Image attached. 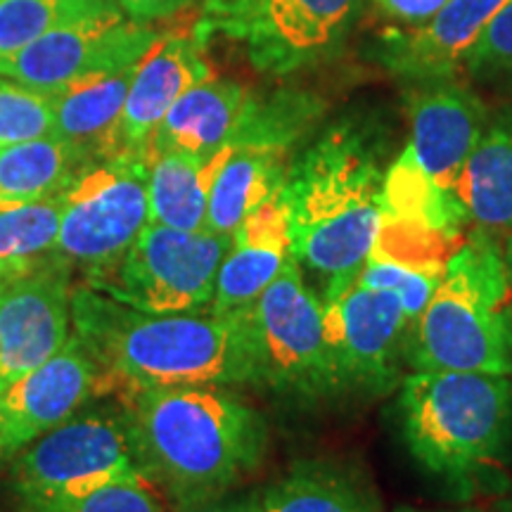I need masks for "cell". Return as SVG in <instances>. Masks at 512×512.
<instances>
[{"mask_svg":"<svg viewBox=\"0 0 512 512\" xmlns=\"http://www.w3.org/2000/svg\"><path fill=\"white\" fill-rule=\"evenodd\" d=\"M107 8L110 0H0V67L48 31Z\"/></svg>","mask_w":512,"mask_h":512,"instance_id":"cell-28","label":"cell"},{"mask_svg":"<svg viewBox=\"0 0 512 512\" xmlns=\"http://www.w3.org/2000/svg\"><path fill=\"white\" fill-rule=\"evenodd\" d=\"M489 117L484 102L453 79L425 83L411 95V138L403 150L427 181L456 195L460 171Z\"/></svg>","mask_w":512,"mask_h":512,"instance_id":"cell-15","label":"cell"},{"mask_svg":"<svg viewBox=\"0 0 512 512\" xmlns=\"http://www.w3.org/2000/svg\"><path fill=\"white\" fill-rule=\"evenodd\" d=\"M323 110V102L309 93L280 91L268 98L252 95L233 143L271 147L287 155L316 126V121L323 117Z\"/></svg>","mask_w":512,"mask_h":512,"instance_id":"cell-26","label":"cell"},{"mask_svg":"<svg viewBox=\"0 0 512 512\" xmlns=\"http://www.w3.org/2000/svg\"><path fill=\"white\" fill-rule=\"evenodd\" d=\"M363 0H204L200 46L226 38L261 74L287 76L328 62L354 27Z\"/></svg>","mask_w":512,"mask_h":512,"instance_id":"cell-7","label":"cell"},{"mask_svg":"<svg viewBox=\"0 0 512 512\" xmlns=\"http://www.w3.org/2000/svg\"><path fill=\"white\" fill-rule=\"evenodd\" d=\"M503 254H505V264H508V275H510V285H512V235L503 238Z\"/></svg>","mask_w":512,"mask_h":512,"instance_id":"cell-39","label":"cell"},{"mask_svg":"<svg viewBox=\"0 0 512 512\" xmlns=\"http://www.w3.org/2000/svg\"><path fill=\"white\" fill-rule=\"evenodd\" d=\"M31 266V264H29ZM29 266H22V268H17V266H8V264H0V287H3V283L5 280H10L12 275H17L19 271H24V268H29Z\"/></svg>","mask_w":512,"mask_h":512,"instance_id":"cell-38","label":"cell"},{"mask_svg":"<svg viewBox=\"0 0 512 512\" xmlns=\"http://www.w3.org/2000/svg\"><path fill=\"white\" fill-rule=\"evenodd\" d=\"M136 460L178 505L226 496L264 463L268 425L221 384L119 389Z\"/></svg>","mask_w":512,"mask_h":512,"instance_id":"cell-1","label":"cell"},{"mask_svg":"<svg viewBox=\"0 0 512 512\" xmlns=\"http://www.w3.org/2000/svg\"><path fill=\"white\" fill-rule=\"evenodd\" d=\"M62 192L27 202H0V264L29 266L55 254Z\"/></svg>","mask_w":512,"mask_h":512,"instance_id":"cell-27","label":"cell"},{"mask_svg":"<svg viewBox=\"0 0 512 512\" xmlns=\"http://www.w3.org/2000/svg\"><path fill=\"white\" fill-rule=\"evenodd\" d=\"M230 235L185 233L147 223L128 252L88 287L145 313H204L211 309L216 278Z\"/></svg>","mask_w":512,"mask_h":512,"instance_id":"cell-10","label":"cell"},{"mask_svg":"<svg viewBox=\"0 0 512 512\" xmlns=\"http://www.w3.org/2000/svg\"><path fill=\"white\" fill-rule=\"evenodd\" d=\"M228 150L230 145L207 159L174 150L147 152L150 223L185 233L207 230L209 192Z\"/></svg>","mask_w":512,"mask_h":512,"instance_id":"cell-23","label":"cell"},{"mask_svg":"<svg viewBox=\"0 0 512 512\" xmlns=\"http://www.w3.org/2000/svg\"><path fill=\"white\" fill-rule=\"evenodd\" d=\"M112 389V377L72 332L55 356L0 392V460L15 458L79 413L83 403Z\"/></svg>","mask_w":512,"mask_h":512,"instance_id":"cell-14","label":"cell"},{"mask_svg":"<svg viewBox=\"0 0 512 512\" xmlns=\"http://www.w3.org/2000/svg\"><path fill=\"white\" fill-rule=\"evenodd\" d=\"M254 387L302 403L339 396L323 328V302L306 287L297 256L242 311Z\"/></svg>","mask_w":512,"mask_h":512,"instance_id":"cell-8","label":"cell"},{"mask_svg":"<svg viewBox=\"0 0 512 512\" xmlns=\"http://www.w3.org/2000/svg\"><path fill=\"white\" fill-rule=\"evenodd\" d=\"M444 268L446 264H420V261L396 259V256L373 249L358 271V278L373 290L394 294L413 323L441 285Z\"/></svg>","mask_w":512,"mask_h":512,"instance_id":"cell-29","label":"cell"},{"mask_svg":"<svg viewBox=\"0 0 512 512\" xmlns=\"http://www.w3.org/2000/svg\"><path fill=\"white\" fill-rule=\"evenodd\" d=\"M292 256L290 211L283 185L233 233L228 254L221 261L209 311L219 316L245 311L278 278Z\"/></svg>","mask_w":512,"mask_h":512,"instance_id":"cell-18","label":"cell"},{"mask_svg":"<svg viewBox=\"0 0 512 512\" xmlns=\"http://www.w3.org/2000/svg\"><path fill=\"white\" fill-rule=\"evenodd\" d=\"M259 512H382L375 484L356 465L304 460L254 494Z\"/></svg>","mask_w":512,"mask_h":512,"instance_id":"cell-21","label":"cell"},{"mask_svg":"<svg viewBox=\"0 0 512 512\" xmlns=\"http://www.w3.org/2000/svg\"><path fill=\"white\" fill-rule=\"evenodd\" d=\"M138 64L76 81L50 93L53 136L69 143L88 159L117 155L121 114Z\"/></svg>","mask_w":512,"mask_h":512,"instance_id":"cell-20","label":"cell"},{"mask_svg":"<svg viewBox=\"0 0 512 512\" xmlns=\"http://www.w3.org/2000/svg\"><path fill=\"white\" fill-rule=\"evenodd\" d=\"M394 512H491L482 508V505H463V508H456V510H418V508H408V505H403V508H396Z\"/></svg>","mask_w":512,"mask_h":512,"instance_id":"cell-36","label":"cell"},{"mask_svg":"<svg viewBox=\"0 0 512 512\" xmlns=\"http://www.w3.org/2000/svg\"><path fill=\"white\" fill-rule=\"evenodd\" d=\"M446 3L448 0H375V5L384 15L411 29L430 22Z\"/></svg>","mask_w":512,"mask_h":512,"instance_id":"cell-33","label":"cell"},{"mask_svg":"<svg viewBox=\"0 0 512 512\" xmlns=\"http://www.w3.org/2000/svg\"><path fill=\"white\" fill-rule=\"evenodd\" d=\"M147 482L119 408L74 413L15 456L10 484L27 512H62L110 484Z\"/></svg>","mask_w":512,"mask_h":512,"instance_id":"cell-6","label":"cell"},{"mask_svg":"<svg viewBox=\"0 0 512 512\" xmlns=\"http://www.w3.org/2000/svg\"><path fill=\"white\" fill-rule=\"evenodd\" d=\"M214 76L195 36H157L138 62L117 133V155L147 157L152 136L171 107L192 86Z\"/></svg>","mask_w":512,"mask_h":512,"instance_id":"cell-17","label":"cell"},{"mask_svg":"<svg viewBox=\"0 0 512 512\" xmlns=\"http://www.w3.org/2000/svg\"><path fill=\"white\" fill-rule=\"evenodd\" d=\"M53 100L0 76V147L53 136Z\"/></svg>","mask_w":512,"mask_h":512,"instance_id":"cell-30","label":"cell"},{"mask_svg":"<svg viewBox=\"0 0 512 512\" xmlns=\"http://www.w3.org/2000/svg\"><path fill=\"white\" fill-rule=\"evenodd\" d=\"M62 512H166L150 482H119L81 498Z\"/></svg>","mask_w":512,"mask_h":512,"instance_id":"cell-32","label":"cell"},{"mask_svg":"<svg viewBox=\"0 0 512 512\" xmlns=\"http://www.w3.org/2000/svg\"><path fill=\"white\" fill-rule=\"evenodd\" d=\"M491 512H512V482H510L508 489L503 491L501 498H498L496 508L491 510Z\"/></svg>","mask_w":512,"mask_h":512,"instance_id":"cell-37","label":"cell"},{"mask_svg":"<svg viewBox=\"0 0 512 512\" xmlns=\"http://www.w3.org/2000/svg\"><path fill=\"white\" fill-rule=\"evenodd\" d=\"M174 512H259L256 510L254 494L242 496V498H211V501L202 503H190V505H178Z\"/></svg>","mask_w":512,"mask_h":512,"instance_id":"cell-35","label":"cell"},{"mask_svg":"<svg viewBox=\"0 0 512 512\" xmlns=\"http://www.w3.org/2000/svg\"><path fill=\"white\" fill-rule=\"evenodd\" d=\"M403 361L413 370L512 375V285L494 233L475 228L448 256L437 292L408 325Z\"/></svg>","mask_w":512,"mask_h":512,"instance_id":"cell-5","label":"cell"},{"mask_svg":"<svg viewBox=\"0 0 512 512\" xmlns=\"http://www.w3.org/2000/svg\"><path fill=\"white\" fill-rule=\"evenodd\" d=\"M74 335L98 358L117 389L183 384H252L240 313H145L93 287L72 292Z\"/></svg>","mask_w":512,"mask_h":512,"instance_id":"cell-2","label":"cell"},{"mask_svg":"<svg viewBox=\"0 0 512 512\" xmlns=\"http://www.w3.org/2000/svg\"><path fill=\"white\" fill-rule=\"evenodd\" d=\"M249 100L252 93L235 81L211 76L197 83L162 119L150 150H174L204 159L219 155L238 136Z\"/></svg>","mask_w":512,"mask_h":512,"instance_id":"cell-19","label":"cell"},{"mask_svg":"<svg viewBox=\"0 0 512 512\" xmlns=\"http://www.w3.org/2000/svg\"><path fill=\"white\" fill-rule=\"evenodd\" d=\"M88 157L57 136L0 147V202L60 195Z\"/></svg>","mask_w":512,"mask_h":512,"instance_id":"cell-25","label":"cell"},{"mask_svg":"<svg viewBox=\"0 0 512 512\" xmlns=\"http://www.w3.org/2000/svg\"><path fill=\"white\" fill-rule=\"evenodd\" d=\"M505 3L510 0H448L430 22L387 31L377 46V60L396 79L413 86L453 79L458 69H465L467 53Z\"/></svg>","mask_w":512,"mask_h":512,"instance_id":"cell-16","label":"cell"},{"mask_svg":"<svg viewBox=\"0 0 512 512\" xmlns=\"http://www.w3.org/2000/svg\"><path fill=\"white\" fill-rule=\"evenodd\" d=\"M467 219L496 238L512 235V110L489 117L456 183Z\"/></svg>","mask_w":512,"mask_h":512,"instance_id":"cell-22","label":"cell"},{"mask_svg":"<svg viewBox=\"0 0 512 512\" xmlns=\"http://www.w3.org/2000/svg\"><path fill=\"white\" fill-rule=\"evenodd\" d=\"M285 157V152L271 147L230 145L228 157L223 159L209 192V233L233 238L240 223L285 185L290 171Z\"/></svg>","mask_w":512,"mask_h":512,"instance_id":"cell-24","label":"cell"},{"mask_svg":"<svg viewBox=\"0 0 512 512\" xmlns=\"http://www.w3.org/2000/svg\"><path fill=\"white\" fill-rule=\"evenodd\" d=\"M110 3L136 22H150V19L176 15L178 10L188 8L192 0H110Z\"/></svg>","mask_w":512,"mask_h":512,"instance_id":"cell-34","label":"cell"},{"mask_svg":"<svg viewBox=\"0 0 512 512\" xmlns=\"http://www.w3.org/2000/svg\"><path fill=\"white\" fill-rule=\"evenodd\" d=\"M382 136L361 121H342L287 171L292 252L328 278L361 271L380 238L384 209Z\"/></svg>","mask_w":512,"mask_h":512,"instance_id":"cell-4","label":"cell"},{"mask_svg":"<svg viewBox=\"0 0 512 512\" xmlns=\"http://www.w3.org/2000/svg\"><path fill=\"white\" fill-rule=\"evenodd\" d=\"M408 325L399 299L361 283L358 273L330 280L323 328L339 396H384L399 387Z\"/></svg>","mask_w":512,"mask_h":512,"instance_id":"cell-11","label":"cell"},{"mask_svg":"<svg viewBox=\"0 0 512 512\" xmlns=\"http://www.w3.org/2000/svg\"><path fill=\"white\" fill-rule=\"evenodd\" d=\"M72 273L50 254L0 287V392L55 356L72 335Z\"/></svg>","mask_w":512,"mask_h":512,"instance_id":"cell-13","label":"cell"},{"mask_svg":"<svg viewBox=\"0 0 512 512\" xmlns=\"http://www.w3.org/2000/svg\"><path fill=\"white\" fill-rule=\"evenodd\" d=\"M155 41L157 34L145 22L107 8L29 43L0 67V76L50 95L76 81L133 67Z\"/></svg>","mask_w":512,"mask_h":512,"instance_id":"cell-12","label":"cell"},{"mask_svg":"<svg viewBox=\"0 0 512 512\" xmlns=\"http://www.w3.org/2000/svg\"><path fill=\"white\" fill-rule=\"evenodd\" d=\"M150 223L147 157L91 159L62 190V223L55 254L100 278L117 264Z\"/></svg>","mask_w":512,"mask_h":512,"instance_id":"cell-9","label":"cell"},{"mask_svg":"<svg viewBox=\"0 0 512 512\" xmlns=\"http://www.w3.org/2000/svg\"><path fill=\"white\" fill-rule=\"evenodd\" d=\"M0 463H3V460H0Z\"/></svg>","mask_w":512,"mask_h":512,"instance_id":"cell-40","label":"cell"},{"mask_svg":"<svg viewBox=\"0 0 512 512\" xmlns=\"http://www.w3.org/2000/svg\"><path fill=\"white\" fill-rule=\"evenodd\" d=\"M399 425L411 458L458 501L510 486L512 375L415 370L399 384Z\"/></svg>","mask_w":512,"mask_h":512,"instance_id":"cell-3","label":"cell"},{"mask_svg":"<svg viewBox=\"0 0 512 512\" xmlns=\"http://www.w3.org/2000/svg\"><path fill=\"white\" fill-rule=\"evenodd\" d=\"M465 72L486 86L512 91V0L496 12L467 53Z\"/></svg>","mask_w":512,"mask_h":512,"instance_id":"cell-31","label":"cell"}]
</instances>
